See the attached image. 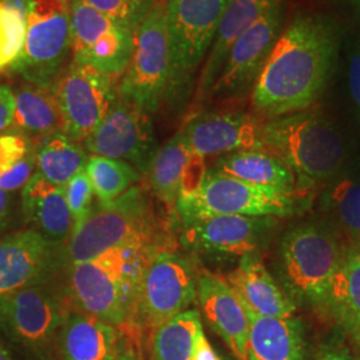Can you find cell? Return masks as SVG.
Listing matches in <instances>:
<instances>
[{
  "instance_id": "obj_46",
  "label": "cell",
  "mask_w": 360,
  "mask_h": 360,
  "mask_svg": "<svg viewBox=\"0 0 360 360\" xmlns=\"http://www.w3.org/2000/svg\"><path fill=\"white\" fill-rule=\"evenodd\" d=\"M352 1H358L359 3V0H352Z\"/></svg>"
},
{
  "instance_id": "obj_17",
  "label": "cell",
  "mask_w": 360,
  "mask_h": 360,
  "mask_svg": "<svg viewBox=\"0 0 360 360\" xmlns=\"http://www.w3.org/2000/svg\"><path fill=\"white\" fill-rule=\"evenodd\" d=\"M56 247L32 229L0 236V297L49 283L58 263Z\"/></svg>"
},
{
  "instance_id": "obj_8",
  "label": "cell",
  "mask_w": 360,
  "mask_h": 360,
  "mask_svg": "<svg viewBox=\"0 0 360 360\" xmlns=\"http://www.w3.org/2000/svg\"><path fill=\"white\" fill-rule=\"evenodd\" d=\"M294 205L291 193L208 169L198 190L180 196L175 211L184 223L212 215L287 217L294 211Z\"/></svg>"
},
{
  "instance_id": "obj_26",
  "label": "cell",
  "mask_w": 360,
  "mask_h": 360,
  "mask_svg": "<svg viewBox=\"0 0 360 360\" xmlns=\"http://www.w3.org/2000/svg\"><path fill=\"white\" fill-rule=\"evenodd\" d=\"M212 169L281 193L294 195L297 188L292 171L275 155L264 150H245L221 155Z\"/></svg>"
},
{
  "instance_id": "obj_40",
  "label": "cell",
  "mask_w": 360,
  "mask_h": 360,
  "mask_svg": "<svg viewBox=\"0 0 360 360\" xmlns=\"http://www.w3.org/2000/svg\"><path fill=\"white\" fill-rule=\"evenodd\" d=\"M15 98L11 89L0 86V132L13 126Z\"/></svg>"
},
{
  "instance_id": "obj_19",
  "label": "cell",
  "mask_w": 360,
  "mask_h": 360,
  "mask_svg": "<svg viewBox=\"0 0 360 360\" xmlns=\"http://www.w3.org/2000/svg\"><path fill=\"white\" fill-rule=\"evenodd\" d=\"M196 299L210 327L221 338L236 360L247 359L250 315L224 278L211 272L198 276Z\"/></svg>"
},
{
  "instance_id": "obj_6",
  "label": "cell",
  "mask_w": 360,
  "mask_h": 360,
  "mask_svg": "<svg viewBox=\"0 0 360 360\" xmlns=\"http://www.w3.org/2000/svg\"><path fill=\"white\" fill-rule=\"evenodd\" d=\"M70 306L49 283L0 297V330L34 360H58V342Z\"/></svg>"
},
{
  "instance_id": "obj_2",
  "label": "cell",
  "mask_w": 360,
  "mask_h": 360,
  "mask_svg": "<svg viewBox=\"0 0 360 360\" xmlns=\"http://www.w3.org/2000/svg\"><path fill=\"white\" fill-rule=\"evenodd\" d=\"M154 243L120 247L101 257L68 264V292L74 307L119 328L138 323L146 267Z\"/></svg>"
},
{
  "instance_id": "obj_23",
  "label": "cell",
  "mask_w": 360,
  "mask_h": 360,
  "mask_svg": "<svg viewBox=\"0 0 360 360\" xmlns=\"http://www.w3.org/2000/svg\"><path fill=\"white\" fill-rule=\"evenodd\" d=\"M284 0H229L199 79V94H208L217 82L232 44L247 28Z\"/></svg>"
},
{
  "instance_id": "obj_28",
  "label": "cell",
  "mask_w": 360,
  "mask_h": 360,
  "mask_svg": "<svg viewBox=\"0 0 360 360\" xmlns=\"http://www.w3.org/2000/svg\"><path fill=\"white\" fill-rule=\"evenodd\" d=\"M37 172L56 186H65L86 168L90 155L65 132L41 136L34 144Z\"/></svg>"
},
{
  "instance_id": "obj_3",
  "label": "cell",
  "mask_w": 360,
  "mask_h": 360,
  "mask_svg": "<svg viewBox=\"0 0 360 360\" xmlns=\"http://www.w3.org/2000/svg\"><path fill=\"white\" fill-rule=\"evenodd\" d=\"M263 150L294 174L297 188L333 178L345 158L340 136L318 111L303 110L262 123Z\"/></svg>"
},
{
  "instance_id": "obj_25",
  "label": "cell",
  "mask_w": 360,
  "mask_h": 360,
  "mask_svg": "<svg viewBox=\"0 0 360 360\" xmlns=\"http://www.w3.org/2000/svg\"><path fill=\"white\" fill-rule=\"evenodd\" d=\"M326 309L360 360V252L352 251L334 276Z\"/></svg>"
},
{
  "instance_id": "obj_42",
  "label": "cell",
  "mask_w": 360,
  "mask_h": 360,
  "mask_svg": "<svg viewBox=\"0 0 360 360\" xmlns=\"http://www.w3.org/2000/svg\"><path fill=\"white\" fill-rule=\"evenodd\" d=\"M10 193L0 188V233L7 229L11 219L13 203Z\"/></svg>"
},
{
  "instance_id": "obj_45",
  "label": "cell",
  "mask_w": 360,
  "mask_h": 360,
  "mask_svg": "<svg viewBox=\"0 0 360 360\" xmlns=\"http://www.w3.org/2000/svg\"><path fill=\"white\" fill-rule=\"evenodd\" d=\"M62 1H65L67 4H70V0H62Z\"/></svg>"
},
{
  "instance_id": "obj_5",
  "label": "cell",
  "mask_w": 360,
  "mask_h": 360,
  "mask_svg": "<svg viewBox=\"0 0 360 360\" xmlns=\"http://www.w3.org/2000/svg\"><path fill=\"white\" fill-rule=\"evenodd\" d=\"M117 95L150 115L172 98L171 59L165 1H155L134 32V49Z\"/></svg>"
},
{
  "instance_id": "obj_21",
  "label": "cell",
  "mask_w": 360,
  "mask_h": 360,
  "mask_svg": "<svg viewBox=\"0 0 360 360\" xmlns=\"http://www.w3.org/2000/svg\"><path fill=\"white\" fill-rule=\"evenodd\" d=\"M224 279L251 315L288 318L295 312V302L275 282L257 252L240 257L238 267Z\"/></svg>"
},
{
  "instance_id": "obj_9",
  "label": "cell",
  "mask_w": 360,
  "mask_h": 360,
  "mask_svg": "<svg viewBox=\"0 0 360 360\" xmlns=\"http://www.w3.org/2000/svg\"><path fill=\"white\" fill-rule=\"evenodd\" d=\"M229 0H166L172 96L186 90L203 63Z\"/></svg>"
},
{
  "instance_id": "obj_35",
  "label": "cell",
  "mask_w": 360,
  "mask_h": 360,
  "mask_svg": "<svg viewBox=\"0 0 360 360\" xmlns=\"http://www.w3.org/2000/svg\"><path fill=\"white\" fill-rule=\"evenodd\" d=\"M63 187H65V200L70 208L72 221H74V229H75L90 214L92 208L91 205L95 193L91 186L90 178L84 169L68 180Z\"/></svg>"
},
{
  "instance_id": "obj_39",
  "label": "cell",
  "mask_w": 360,
  "mask_h": 360,
  "mask_svg": "<svg viewBox=\"0 0 360 360\" xmlns=\"http://www.w3.org/2000/svg\"><path fill=\"white\" fill-rule=\"evenodd\" d=\"M348 87L352 101L360 111V41L355 46L348 62Z\"/></svg>"
},
{
  "instance_id": "obj_47",
  "label": "cell",
  "mask_w": 360,
  "mask_h": 360,
  "mask_svg": "<svg viewBox=\"0 0 360 360\" xmlns=\"http://www.w3.org/2000/svg\"><path fill=\"white\" fill-rule=\"evenodd\" d=\"M359 3H360V0H359Z\"/></svg>"
},
{
  "instance_id": "obj_12",
  "label": "cell",
  "mask_w": 360,
  "mask_h": 360,
  "mask_svg": "<svg viewBox=\"0 0 360 360\" xmlns=\"http://www.w3.org/2000/svg\"><path fill=\"white\" fill-rule=\"evenodd\" d=\"M198 278L184 257L158 248L143 275L138 323L154 331L196 300Z\"/></svg>"
},
{
  "instance_id": "obj_15",
  "label": "cell",
  "mask_w": 360,
  "mask_h": 360,
  "mask_svg": "<svg viewBox=\"0 0 360 360\" xmlns=\"http://www.w3.org/2000/svg\"><path fill=\"white\" fill-rule=\"evenodd\" d=\"M275 223L272 217L212 215L183 223L180 242L212 257H245L257 252Z\"/></svg>"
},
{
  "instance_id": "obj_41",
  "label": "cell",
  "mask_w": 360,
  "mask_h": 360,
  "mask_svg": "<svg viewBox=\"0 0 360 360\" xmlns=\"http://www.w3.org/2000/svg\"><path fill=\"white\" fill-rule=\"evenodd\" d=\"M191 360H221L217 351L211 346V343L208 342L203 330L199 333L195 340Z\"/></svg>"
},
{
  "instance_id": "obj_31",
  "label": "cell",
  "mask_w": 360,
  "mask_h": 360,
  "mask_svg": "<svg viewBox=\"0 0 360 360\" xmlns=\"http://www.w3.org/2000/svg\"><path fill=\"white\" fill-rule=\"evenodd\" d=\"M84 171L99 203L115 200L142 178V174L129 163L99 155H90Z\"/></svg>"
},
{
  "instance_id": "obj_7",
  "label": "cell",
  "mask_w": 360,
  "mask_h": 360,
  "mask_svg": "<svg viewBox=\"0 0 360 360\" xmlns=\"http://www.w3.org/2000/svg\"><path fill=\"white\" fill-rule=\"evenodd\" d=\"M343 255L327 231L303 226L288 232L281 245L282 282L291 300L326 307L330 287Z\"/></svg>"
},
{
  "instance_id": "obj_11",
  "label": "cell",
  "mask_w": 360,
  "mask_h": 360,
  "mask_svg": "<svg viewBox=\"0 0 360 360\" xmlns=\"http://www.w3.org/2000/svg\"><path fill=\"white\" fill-rule=\"evenodd\" d=\"M52 91L63 116V132L77 143L96 129L117 98L115 77L75 62L59 72Z\"/></svg>"
},
{
  "instance_id": "obj_20",
  "label": "cell",
  "mask_w": 360,
  "mask_h": 360,
  "mask_svg": "<svg viewBox=\"0 0 360 360\" xmlns=\"http://www.w3.org/2000/svg\"><path fill=\"white\" fill-rule=\"evenodd\" d=\"M127 349L119 328L75 307L67 311L58 360H119Z\"/></svg>"
},
{
  "instance_id": "obj_14",
  "label": "cell",
  "mask_w": 360,
  "mask_h": 360,
  "mask_svg": "<svg viewBox=\"0 0 360 360\" xmlns=\"http://www.w3.org/2000/svg\"><path fill=\"white\" fill-rule=\"evenodd\" d=\"M83 144L91 155L126 162L144 175L158 151L151 115L119 95Z\"/></svg>"
},
{
  "instance_id": "obj_36",
  "label": "cell",
  "mask_w": 360,
  "mask_h": 360,
  "mask_svg": "<svg viewBox=\"0 0 360 360\" xmlns=\"http://www.w3.org/2000/svg\"><path fill=\"white\" fill-rule=\"evenodd\" d=\"M32 151L34 144L23 132L0 134V175L10 171Z\"/></svg>"
},
{
  "instance_id": "obj_24",
  "label": "cell",
  "mask_w": 360,
  "mask_h": 360,
  "mask_svg": "<svg viewBox=\"0 0 360 360\" xmlns=\"http://www.w3.org/2000/svg\"><path fill=\"white\" fill-rule=\"evenodd\" d=\"M248 315L245 360H311L304 327L295 315L288 318Z\"/></svg>"
},
{
  "instance_id": "obj_38",
  "label": "cell",
  "mask_w": 360,
  "mask_h": 360,
  "mask_svg": "<svg viewBox=\"0 0 360 360\" xmlns=\"http://www.w3.org/2000/svg\"><path fill=\"white\" fill-rule=\"evenodd\" d=\"M315 360H356V358L345 335L338 330L321 345Z\"/></svg>"
},
{
  "instance_id": "obj_32",
  "label": "cell",
  "mask_w": 360,
  "mask_h": 360,
  "mask_svg": "<svg viewBox=\"0 0 360 360\" xmlns=\"http://www.w3.org/2000/svg\"><path fill=\"white\" fill-rule=\"evenodd\" d=\"M30 0H0V72L13 65L23 51Z\"/></svg>"
},
{
  "instance_id": "obj_10",
  "label": "cell",
  "mask_w": 360,
  "mask_h": 360,
  "mask_svg": "<svg viewBox=\"0 0 360 360\" xmlns=\"http://www.w3.org/2000/svg\"><path fill=\"white\" fill-rule=\"evenodd\" d=\"M70 44V4L62 0H30L23 51L11 70L27 83L52 89Z\"/></svg>"
},
{
  "instance_id": "obj_16",
  "label": "cell",
  "mask_w": 360,
  "mask_h": 360,
  "mask_svg": "<svg viewBox=\"0 0 360 360\" xmlns=\"http://www.w3.org/2000/svg\"><path fill=\"white\" fill-rule=\"evenodd\" d=\"M284 4L264 13L236 39L227 53L211 94H236L252 86L283 31Z\"/></svg>"
},
{
  "instance_id": "obj_18",
  "label": "cell",
  "mask_w": 360,
  "mask_h": 360,
  "mask_svg": "<svg viewBox=\"0 0 360 360\" xmlns=\"http://www.w3.org/2000/svg\"><path fill=\"white\" fill-rule=\"evenodd\" d=\"M180 134L191 153L203 158L263 150L262 123L245 112H210L195 116Z\"/></svg>"
},
{
  "instance_id": "obj_4",
  "label": "cell",
  "mask_w": 360,
  "mask_h": 360,
  "mask_svg": "<svg viewBox=\"0 0 360 360\" xmlns=\"http://www.w3.org/2000/svg\"><path fill=\"white\" fill-rule=\"evenodd\" d=\"M159 230L154 208L142 187L132 186L110 203H99L72 230L67 263L75 264L126 245L154 243Z\"/></svg>"
},
{
  "instance_id": "obj_1",
  "label": "cell",
  "mask_w": 360,
  "mask_h": 360,
  "mask_svg": "<svg viewBox=\"0 0 360 360\" xmlns=\"http://www.w3.org/2000/svg\"><path fill=\"white\" fill-rule=\"evenodd\" d=\"M339 31L322 15H297L276 39L254 83L252 103L267 119L309 110L334 72Z\"/></svg>"
},
{
  "instance_id": "obj_29",
  "label": "cell",
  "mask_w": 360,
  "mask_h": 360,
  "mask_svg": "<svg viewBox=\"0 0 360 360\" xmlns=\"http://www.w3.org/2000/svg\"><path fill=\"white\" fill-rule=\"evenodd\" d=\"M191 155V150L179 132L162 148H158L146 174L153 193L171 211H175L178 205L181 181Z\"/></svg>"
},
{
  "instance_id": "obj_44",
  "label": "cell",
  "mask_w": 360,
  "mask_h": 360,
  "mask_svg": "<svg viewBox=\"0 0 360 360\" xmlns=\"http://www.w3.org/2000/svg\"><path fill=\"white\" fill-rule=\"evenodd\" d=\"M0 360H13L10 352L1 345V342H0Z\"/></svg>"
},
{
  "instance_id": "obj_33",
  "label": "cell",
  "mask_w": 360,
  "mask_h": 360,
  "mask_svg": "<svg viewBox=\"0 0 360 360\" xmlns=\"http://www.w3.org/2000/svg\"><path fill=\"white\" fill-rule=\"evenodd\" d=\"M327 205L339 226L360 252V180L342 179L327 193Z\"/></svg>"
},
{
  "instance_id": "obj_30",
  "label": "cell",
  "mask_w": 360,
  "mask_h": 360,
  "mask_svg": "<svg viewBox=\"0 0 360 360\" xmlns=\"http://www.w3.org/2000/svg\"><path fill=\"white\" fill-rule=\"evenodd\" d=\"M203 330L200 314L187 309L154 330L153 359L191 360L193 345Z\"/></svg>"
},
{
  "instance_id": "obj_34",
  "label": "cell",
  "mask_w": 360,
  "mask_h": 360,
  "mask_svg": "<svg viewBox=\"0 0 360 360\" xmlns=\"http://www.w3.org/2000/svg\"><path fill=\"white\" fill-rule=\"evenodd\" d=\"M98 13L126 27L132 34L150 13L156 0H83Z\"/></svg>"
},
{
  "instance_id": "obj_43",
  "label": "cell",
  "mask_w": 360,
  "mask_h": 360,
  "mask_svg": "<svg viewBox=\"0 0 360 360\" xmlns=\"http://www.w3.org/2000/svg\"><path fill=\"white\" fill-rule=\"evenodd\" d=\"M119 360H142V358L134 351V349H127L120 358H119Z\"/></svg>"
},
{
  "instance_id": "obj_37",
  "label": "cell",
  "mask_w": 360,
  "mask_h": 360,
  "mask_svg": "<svg viewBox=\"0 0 360 360\" xmlns=\"http://www.w3.org/2000/svg\"><path fill=\"white\" fill-rule=\"evenodd\" d=\"M35 154L32 151L10 171L0 175V188L7 193H13L20 187H25L27 181L35 174Z\"/></svg>"
},
{
  "instance_id": "obj_22",
  "label": "cell",
  "mask_w": 360,
  "mask_h": 360,
  "mask_svg": "<svg viewBox=\"0 0 360 360\" xmlns=\"http://www.w3.org/2000/svg\"><path fill=\"white\" fill-rule=\"evenodd\" d=\"M22 211L32 230L53 245L65 243L74 230L65 187L35 172L22 191Z\"/></svg>"
},
{
  "instance_id": "obj_13",
  "label": "cell",
  "mask_w": 360,
  "mask_h": 360,
  "mask_svg": "<svg viewBox=\"0 0 360 360\" xmlns=\"http://www.w3.org/2000/svg\"><path fill=\"white\" fill-rule=\"evenodd\" d=\"M70 20L72 62L108 77L123 75L134 49V34L83 0H70Z\"/></svg>"
},
{
  "instance_id": "obj_27",
  "label": "cell",
  "mask_w": 360,
  "mask_h": 360,
  "mask_svg": "<svg viewBox=\"0 0 360 360\" xmlns=\"http://www.w3.org/2000/svg\"><path fill=\"white\" fill-rule=\"evenodd\" d=\"M13 126L39 138L63 132V116L52 89L27 83L13 92Z\"/></svg>"
}]
</instances>
